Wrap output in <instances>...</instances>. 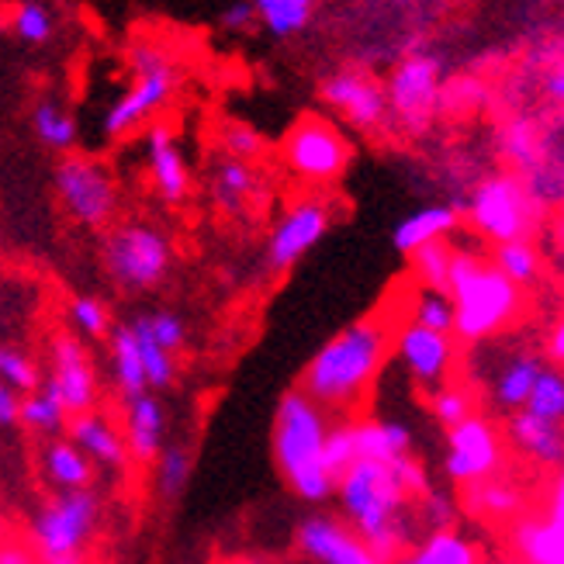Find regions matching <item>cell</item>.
I'll list each match as a JSON object with an SVG mask.
<instances>
[{
  "mask_svg": "<svg viewBox=\"0 0 564 564\" xmlns=\"http://www.w3.org/2000/svg\"><path fill=\"white\" fill-rule=\"evenodd\" d=\"M339 499L343 520L350 523L354 536L367 547L378 564L395 561L412 547L415 520L409 512L412 496L391 475L388 464L378 460H354L333 485Z\"/></svg>",
  "mask_w": 564,
  "mask_h": 564,
  "instance_id": "1",
  "label": "cell"
},
{
  "mask_svg": "<svg viewBox=\"0 0 564 564\" xmlns=\"http://www.w3.org/2000/svg\"><path fill=\"white\" fill-rule=\"evenodd\" d=\"M45 475L56 485V492H77V488H90L94 481V464L69 444V440H48L45 447Z\"/></svg>",
  "mask_w": 564,
  "mask_h": 564,
  "instance_id": "28",
  "label": "cell"
},
{
  "mask_svg": "<svg viewBox=\"0 0 564 564\" xmlns=\"http://www.w3.org/2000/svg\"><path fill=\"white\" fill-rule=\"evenodd\" d=\"M323 101L336 108L354 129H378L388 118L384 87L364 69H336L323 80Z\"/></svg>",
  "mask_w": 564,
  "mask_h": 564,
  "instance_id": "13",
  "label": "cell"
},
{
  "mask_svg": "<svg viewBox=\"0 0 564 564\" xmlns=\"http://www.w3.org/2000/svg\"><path fill=\"white\" fill-rule=\"evenodd\" d=\"M163 433H166V412L153 391L132 399L126 409V436H121L129 457L139 464H153L163 451Z\"/></svg>",
  "mask_w": 564,
  "mask_h": 564,
  "instance_id": "20",
  "label": "cell"
},
{
  "mask_svg": "<svg viewBox=\"0 0 564 564\" xmlns=\"http://www.w3.org/2000/svg\"><path fill=\"white\" fill-rule=\"evenodd\" d=\"M388 354L384 318H364L336 333L318 350L302 378V391L318 409H350L360 402V391L375 381Z\"/></svg>",
  "mask_w": 564,
  "mask_h": 564,
  "instance_id": "2",
  "label": "cell"
},
{
  "mask_svg": "<svg viewBox=\"0 0 564 564\" xmlns=\"http://www.w3.org/2000/svg\"><path fill=\"white\" fill-rule=\"evenodd\" d=\"M399 360L409 371V378L426 388V391H436L444 388L447 378H451V367H454V336H444V333H433V329H423V326H405L399 333Z\"/></svg>",
  "mask_w": 564,
  "mask_h": 564,
  "instance_id": "15",
  "label": "cell"
},
{
  "mask_svg": "<svg viewBox=\"0 0 564 564\" xmlns=\"http://www.w3.org/2000/svg\"><path fill=\"white\" fill-rule=\"evenodd\" d=\"M430 402H433V415L444 426H457V423H464L471 415V399L464 395L460 388H447V384L436 388Z\"/></svg>",
  "mask_w": 564,
  "mask_h": 564,
  "instance_id": "46",
  "label": "cell"
},
{
  "mask_svg": "<svg viewBox=\"0 0 564 564\" xmlns=\"http://www.w3.org/2000/svg\"><path fill=\"white\" fill-rule=\"evenodd\" d=\"M69 318L87 339H105L111 333V315L97 299H77L69 305Z\"/></svg>",
  "mask_w": 564,
  "mask_h": 564,
  "instance_id": "43",
  "label": "cell"
},
{
  "mask_svg": "<svg viewBox=\"0 0 564 564\" xmlns=\"http://www.w3.org/2000/svg\"><path fill=\"white\" fill-rule=\"evenodd\" d=\"M496 271L512 284V288H527L541 274V257L530 247V242L517 239V242H502L496 250Z\"/></svg>",
  "mask_w": 564,
  "mask_h": 564,
  "instance_id": "37",
  "label": "cell"
},
{
  "mask_svg": "<svg viewBox=\"0 0 564 564\" xmlns=\"http://www.w3.org/2000/svg\"><path fill=\"white\" fill-rule=\"evenodd\" d=\"M451 454L444 457V471L454 485H468L485 478L488 471H496L499 464V440L485 420L468 415L464 423L451 426L447 433Z\"/></svg>",
  "mask_w": 564,
  "mask_h": 564,
  "instance_id": "14",
  "label": "cell"
},
{
  "mask_svg": "<svg viewBox=\"0 0 564 564\" xmlns=\"http://www.w3.org/2000/svg\"><path fill=\"white\" fill-rule=\"evenodd\" d=\"M478 564H509V561H502V557H488V561H478Z\"/></svg>",
  "mask_w": 564,
  "mask_h": 564,
  "instance_id": "55",
  "label": "cell"
},
{
  "mask_svg": "<svg viewBox=\"0 0 564 564\" xmlns=\"http://www.w3.org/2000/svg\"><path fill=\"white\" fill-rule=\"evenodd\" d=\"M517 551L527 564H564V530L527 520L517 527Z\"/></svg>",
  "mask_w": 564,
  "mask_h": 564,
  "instance_id": "34",
  "label": "cell"
},
{
  "mask_svg": "<svg viewBox=\"0 0 564 564\" xmlns=\"http://www.w3.org/2000/svg\"><path fill=\"white\" fill-rule=\"evenodd\" d=\"M329 229V208L318 198H302L294 202L281 223L271 232V242H267V271L271 274H284L299 263L318 239Z\"/></svg>",
  "mask_w": 564,
  "mask_h": 564,
  "instance_id": "12",
  "label": "cell"
},
{
  "mask_svg": "<svg viewBox=\"0 0 564 564\" xmlns=\"http://www.w3.org/2000/svg\"><path fill=\"white\" fill-rule=\"evenodd\" d=\"M97 520H101V499H97L94 488L56 492L32 520V536L45 564L63 557H80L84 544L97 530Z\"/></svg>",
  "mask_w": 564,
  "mask_h": 564,
  "instance_id": "7",
  "label": "cell"
},
{
  "mask_svg": "<svg viewBox=\"0 0 564 564\" xmlns=\"http://www.w3.org/2000/svg\"><path fill=\"white\" fill-rule=\"evenodd\" d=\"M0 384L11 388L14 395H21V391L24 395H32V391L42 384V378L35 371V364L24 354H18L11 347H0Z\"/></svg>",
  "mask_w": 564,
  "mask_h": 564,
  "instance_id": "42",
  "label": "cell"
},
{
  "mask_svg": "<svg viewBox=\"0 0 564 564\" xmlns=\"http://www.w3.org/2000/svg\"><path fill=\"white\" fill-rule=\"evenodd\" d=\"M284 163L312 184L336 181L350 163V142L329 118L305 115L284 135Z\"/></svg>",
  "mask_w": 564,
  "mask_h": 564,
  "instance_id": "9",
  "label": "cell"
},
{
  "mask_svg": "<svg viewBox=\"0 0 564 564\" xmlns=\"http://www.w3.org/2000/svg\"><path fill=\"white\" fill-rule=\"evenodd\" d=\"M381 87H384L388 115L405 132H423L440 108V59L426 53L405 56Z\"/></svg>",
  "mask_w": 564,
  "mask_h": 564,
  "instance_id": "10",
  "label": "cell"
},
{
  "mask_svg": "<svg viewBox=\"0 0 564 564\" xmlns=\"http://www.w3.org/2000/svg\"><path fill=\"white\" fill-rule=\"evenodd\" d=\"M18 423L24 430H32L39 436H59L69 423V412L63 409V399H59V388L48 378L42 388H35L29 399H21V409H18Z\"/></svg>",
  "mask_w": 564,
  "mask_h": 564,
  "instance_id": "27",
  "label": "cell"
},
{
  "mask_svg": "<svg viewBox=\"0 0 564 564\" xmlns=\"http://www.w3.org/2000/svg\"><path fill=\"white\" fill-rule=\"evenodd\" d=\"M451 247L444 239L440 242H430V247H420L412 257L415 263V274H420L423 288H436V291H447L451 284Z\"/></svg>",
  "mask_w": 564,
  "mask_h": 564,
  "instance_id": "40",
  "label": "cell"
},
{
  "mask_svg": "<svg viewBox=\"0 0 564 564\" xmlns=\"http://www.w3.org/2000/svg\"><path fill=\"white\" fill-rule=\"evenodd\" d=\"M53 384L59 388V399H63V409L69 412V420L94 409L97 378H94V364L80 339L59 336L53 343Z\"/></svg>",
  "mask_w": 564,
  "mask_h": 564,
  "instance_id": "17",
  "label": "cell"
},
{
  "mask_svg": "<svg viewBox=\"0 0 564 564\" xmlns=\"http://www.w3.org/2000/svg\"><path fill=\"white\" fill-rule=\"evenodd\" d=\"M509 440L530 460L544 464V468H561V460H564V433H561V423L536 420V415H530V412L520 409V412H512V420H509Z\"/></svg>",
  "mask_w": 564,
  "mask_h": 564,
  "instance_id": "22",
  "label": "cell"
},
{
  "mask_svg": "<svg viewBox=\"0 0 564 564\" xmlns=\"http://www.w3.org/2000/svg\"><path fill=\"white\" fill-rule=\"evenodd\" d=\"M326 436H329L326 412L302 388H291L274 412V460L294 492L315 506L329 502L336 485V478L323 464Z\"/></svg>",
  "mask_w": 564,
  "mask_h": 564,
  "instance_id": "3",
  "label": "cell"
},
{
  "mask_svg": "<svg viewBox=\"0 0 564 564\" xmlns=\"http://www.w3.org/2000/svg\"><path fill=\"white\" fill-rule=\"evenodd\" d=\"M350 433H354L357 460L391 464L395 457L409 454V447H412V430L402 420H375L364 426H350Z\"/></svg>",
  "mask_w": 564,
  "mask_h": 564,
  "instance_id": "25",
  "label": "cell"
},
{
  "mask_svg": "<svg viewBox=\"0 0 564 564\" xmlns=\"http://www.w3.org/2000/svg\"><path fill=\"white\" fill-rule=\"evenodd\" d=\"M409 318L412 326H423L433 333H444L454 336V302L447 291H436V288H415L412 302H409Z\"/></svg>",
  "mask_w": 564,
  "mask_h": 564,
  "instance_id": "33",
  "label": "cell"
},
{
  "mask_svg": "<svg viewBox=\"0 0 564 564\" xmlns=\"http://www.w3.org/2000/svg\"><path fill=\"white\" fill-rule=\"evenodd\" d=\"M69 430V444L77 447L90 464H101L105 471H121L129 464V451H126V440L121 433L105 420V415H73L66 423Z\"/></svg>",
  "mask_w": 564,
  "mask_h": 564,
  "instance_id": "19",
  "label": "cell"
},
{
  "mask_svg": "<svg viewBox=\"0 0 564 564\" xmlns=\"http://www.w3.org/2000/svg\"><path fill=\"white\" fill-rule=\"evenodd\" d=\"M257 187H260V177H257V170L250 163L223 156V160L212 166L208 191H212V202H215L218 212L242 215V212L250 208Z\"/></svg>",
  "mask_w": 564,
  "mask_h": 564,
  "instance_id": "23",
  "label": "cell"
},
{
  "mask_svg": "<svg viewBox=\"0 0 564 564\" xmlns=\"http://www.w3.org/2000/svg\"><path fill=\"white\" fill-rule=\"evenodd\" d=\"M388 468H391V475L399 478V485L405 488L409 496H423L426 488L433 485V481H430V475H426V468H423V464L415 460L412 454H402V457H395V460L388 464Z\"/></svg>",
  "mask_w": 564,
  "mask_h": 564,
  "instance_id": "48",
  "label": "cell"
},
{
  "mask_svg": "<svg viewBox=\"0 0 564 564\" xmlns=\"http://www.w3.org/2000/svg\"><path fill=\"white\" fill-rule=\"evenodd\" d=\"M53 184L66 215L87 229H105L118 212V184L111 177V170L105 163H97L94 156L66 153L56 163Z\"/></svg>",
  "mask_w": 564,
  "mask_h": 564,
  "instance_id": "8",
  "label": "cell"
},
{
  "mask_svg": "<svg viewBox=\"0 0 564 564\" xmlns=\"http://www.w3.org/2000/svg\"><path fill=\"white\" fill-rule=\"evenodd\" d=\"M132 336H135V350H139V360H142V375H145V384L150 388H170L177 378V367H174V357H170L160 343L153 339L150 326H145V312H139L132 323H129Z\"/></svg>",
  "mask_w": 564,
  "mask_h": 564,
  "instance_id": "31",
  "label": "cell"
},
{
  "mask_svg": "<svg viewBox=\"0 0 564 564\" xmlns=\"http://www.w3.org/2000/svg\"><path fill=\"white\" fill-rule=\"evenodd\" d=\"M11 29L21 42L29 45H45L56 35V14L48 11L42 0H21L11 14Z\"/></svg>",
  "mask_w": 564,
  "mask_h": 564,
  "instance_id": "38",
  "label": "cell"
},
{
  "mask_svg": "<svg viewBox=\"0 0 564 564\" xmlns=\"http://www.w3.org/2000/svg\"><path fill=\"white\" fill-rule=\"evenodd\" d=\"M523 412L536 415V420H547V423L564 420V375L554 364H547L541 378H536V384L530 388V399H527Z\"/></svg>",
  "mask_w": 564,
  "mask_h": 564,
  "instance_id": "36",
  "label": "cell"
},
{
  "mask_svg": "<svg viewBox=\"0 0 564 564\" xmlns=\"http://www.w3.org/2000/svg\"><path fill=\"white\" fill-rule=\"evenodd\" d=\"M547 367V360L536 350H520L509 354L492 378V405L499 412H520L530 399V388L541 378V371Z\"/></svg>",
  "mask_w": 564,
  "mask_h": 564,
  "instance_id": "21",
  "label": "cell"
},
{
  "mask_svg": "<svg viewBox=\"0 0 564 564\" xmlns=\"http://www.w3.org/2000/svg\"><path fill=\"white\" fill-rule=\"evenodd\" d=\"M354 460H357V454H354V433H350V426L329 433V436H326V451H323L326 471H329L333 478H339L343 471L350 468Z\"/></svg>",
  "mask_w": 564,
  "mask_h": 564,
  "instance_id": "47",
  "label": "cell"
},
{
  "mask_svg": "<svg viewBox=\"0 0 564 564\" xmlns=\"http://www.w3.org/2000/svg\"><path fill=\"white\" fill-rule=\"evenodd\" d=\"M0 564H32L29 554L18 551V547H8V551H0Z\"/></svg>",
  "mask_w": 564,
  "mask_h": 564,
  "instance_id": "54",
  "label": "cell"
},
{
  "mask_svg": "<svg viewBox=\"0 0 564 564\" xmlns=\"http://www.w3.org/2000/svg\"><path fill=\"white\" fill-rule=\"evenodd\" d=\"M547 97L554 105H561V97H564V73H561V63L547 73Z\"/></svg>",
  "mask_w": 564,
  "mask_h": 564,
  "instance_id": "53",
  "label": "cell"
},
{
  "mask_svg": "<svg viewBox=\"0 0 564 564\" xmlns=\"http://www.w3.org/2000/svg\"><path fill=\"white\" fill-rule=\"evenodd\" d=\"M218 142H223V150L229 160H242V163H250L257 156H263V135L247 126V121H226L223 129H218Z\"/></svg>",
  "mask_w": 564,
  "mask_h": 564,
  "instance_id": "41",
  "label": "cell"
},
{
  "mask_svg": "<svg viewBox=\"0 0 564 564\" xmlns=\"http://www.w3.org/2000/svg\"><path fill=\"white\" fill-rule=\"evenodd\" d=\"M547 357H551V364H554V367L564 360V326H561V323L551 329V339H547Z\"/></svg>",
  "mask_w": 564,
  "mask_h": 564,
  "instance_id": "52",
  "label": "cell"
},
{
  "mask_svg": "<svg viewBox=\"0 0 564 564\" xmlns=\"http://www.w3.org/2000/svg\"><path fill=\"white\" fill-rule=\"evenodd\" d=\"M18 409H21V399L11 388L0 384V426H18Z\"/></svg>",
  "mask_w": 564,
  "mask_h": 564,
  "instance_id": "51",
  "label": "cell"
},
{
  "mask_svg": "<svg viewBox=\"0 0 564 564\" xmlns=\"http://www.w3.org/2000/svg\"><path fill=\"white\" fill-rule=\"evenodd\" d=\"M506 153L517 160V166L523 170V174H530V170H536L544 160L541 153H536V145H533V129L527 126V121H512L509 126V135H506Z\"/></svg>",
  "mask_w": 564,
  "mask_h": 564,
  "instance_id": "45",
  "label": "cell"
},
{
  "mask_svg": "<svg viewBox=\"0 0 564 564\" xmlns=\"http://www.w3.org/2000/svg\"><path fill=\"white\" fill-rule=\"evenodd\" d=\"M420 520L430 533H451L454 523L460 520V509H457V499L447 492V488H426L420 496Z\"/></svg>",
  "mask_w": 564,
  "mask_h": 564,
  "instance_id": "39",
  "label": "cell"
},
{
  "mask_svg": "<svg viewBox=\"0 0 564 564\" xmlns=\"http://www.w3.org/2000/svg\"><path fill=\"white\" fill-rule=\"evenodd\" d=\"M191 485V451L184 444H170L156 457V492L163 502H177Z\"/></svg>",
  "mask_w": 564,
  "mask_h": 564,
  "instance_id": "35",
  "label": "cell"
},
{
  "mask_svg": "<svg viewBox=\"0 0 564 564\" xmlns=\"http://www.w3.org/2000/svg\"><path fill=\"white\" fill-rule=\"evenodd\" d=\"M145 326H150L153 339L160 343V347L174 357L181 347H184V339H187V329L181 323V315L177 312H170V308H156V312H145Z\"/></svg>",
  "mask_w": 564,
  "mask_h": 564,
  "instance_id": "44",
  "label": "cell"
},
{
  "mask_svg": "<svg viewBox=\"0 0 564 564\" xmlns=\"http://www.w3.org/2000/svg\"><path fill=\"white\" fill-rule=\"evenodd\" d=\"M170 239L150 223H121L101 242V263L111 284L126 294L153 291L170 274Z\"/></svg>",
  "mask_w": 564,
  "mask_h": 564,
  "instance_id": "6",
  "label": "cell"
},
{
  "mask_svg": "<svg viewBox=\"0 0 564 564\" xmlns=\"http://www.w3.org/2000/svg\"><path fill=\"white\" fill-rule=\"evenodd\" d=\"M447 294L457 312L454 336L468 339V343L492 336L520 308V288H512L496 267L481 263V257L471 250L451 253Z\"/></svg>",
  "mask_w": 564,
  "mask_h": 564,
  "instance_id": "4",
  "label": "cell"
},
{
  "mask_svg": "<svg viewBox=\"0 0 564 564\" xmlns=\"http://www.w3.org/2000/svg\"><path fill=\"white\" fill-rule=\"evenodd\" d=\"M457 232V208L454 205H426L420 212H412L409 218L395 226L391 232V242H395L399 253H415L420 247H430V242H440Z\"/></svg>",
  "mask_w": 564,
  "mask_h": 564,
  "instance_id": "24",
  "label": "cell"
},
{
  "mask_svg": "<svg viewBox=\"0 0 564 564\" xmlns=\"http://www.w3.org/2000/svg\"><path fill=\"white\" fill-rule=\"evenodd\" d=\"M481 506H485L488 512H512V509H517V496H512L509 488L488 485L485 492H481Z\"/></svg>",
  "mask_w": 564,
  "mask_h": 564,
  "instance_id": "50",
  "label": "cell"
},
{
  "mask_svg": "<svg viewBox=\"0 0 564 564\" xmlns=\"http://www.w3.org/2000/svg\"><path fill=\"white\" fill-rule=\"evenodd\" d=\"M132 63V87L118 97L105 115V135L126 139L129 132L142 129L156 111H163L181 87V66L166 48L153 42H135L129 48Z\"/></svg>",
  "mask_w": 564,
  "mask_h": 564,
  "instance_id": "5",
  "label": "cell"
},
{
  "mask_svg": "<svg viewBox=\"0 0 564 564\" xmlns=\"http://www.w3.org/2000/svg\"><path fill=\"white\" fill-rule=\"evenodd\" d=\"M145 163H150V181L160 198L170 205H181L191 194V174L177 145V135L166 126H160V121L145 132Z\"/></svg>",
  "mask_w": 564,
  "mask_h": 564,
  "instance_id": "18",
  "label": "cell"
},
{
  "mask_svg": "<svg viewBox=\"0 0 564 564\" xmlns=\"http://www.w3.org/2000/svg\"><path fill=\"white\" fill-rule=\"evenodd\" d=\"M257 8L253 0H236V4H229L223 11V29L232 32V35H242V32H253L257 29Z\"/></svg>",
  "mask_w": 564,
  "mask_h": 564,
  "instance_id": "49",
  "label": "cell"
},
{
  "mask_svg": "<svg viewBox=\"0 0 564 564\" xmlns=\"http://www.w3.org/2000/svg\"><path fill=\"white\" fill-rule=\"evenodd\" d=\"M357 4H360V0H357Z\"/></svg>",
  "mask_w": 564,
  "mask_h": 564,
  "instance_id": "56",
  "label": "cell"
},
{
  "mask_svg": "<svg viewBox=\"0 0 564 564\" xmlns=\"http://www.w3.org/2000/svg\"><path fill=\"white\" fill-rule=\"evenodd\" d=\"M32 132L42 145L56 153H69L77 145V118H73L59 101L53 97H42L32 108Z\"/></svg>",
  "mask_w": 564,
  "mask_h": 564,
  "instance_id": "30",
  "label": "cell"
},
{
  "mask_svg": "<svg viewBox=\"0 0 564 564\" xmlns=\"http://www.w3.org/2000/svg\"><path fill=\"white\" fill-rule=\"evenodd\" d=\"M388 564H478V551L451 530V533H430V541L423 547H412Z\"/></svg>",
  "mask_w": 564,
  "mask_h": 564,
  "instance_id": "32",
  "label": "cell"
},
{
  "mask_svg": "<svg viewBox=\"0 0 564 564\" xmlns=\"http://www.w3.org/2000/svg\"><path fill=\"white\" fill-rule=\"evenodd\" d=\"M530 215H533V205L523 191V181L512 174H496L481 181L471 198V223L485 239H492L496 247L523 239Z\"/></svg>",
  "mask_w": 564,
  "mask_h": 564,
  "instance_id": "11",
  "label": "cell"
},
{
  "mask_svg": "<svg viewBox=\"0 0 564 564\" xmlns=\"http://www.w3.org/2000/svg\"><path fill=\"white\" fill-rule=\"evenodd\" d=\"M323 0H253L257 8V21L263 24L274 39H294L308 29V21L315 14V8Z\"/></svg>",
  "mask_w": 564,
  "mask_h": 564,
  "instance_id": "29",
  "label": "cell"
},
{
  "mask_svg": "<svg viewBox=\"0 0 564 564\" xmlns=\"http://www.w3.org/2000/svg\"><path fill=\"white\" fill-rule=\"evenodd\" d=\"M294 541H299V551L315 564H378L347 523L318 517V512L299 523Z\"/></svg>",
  "mask_w": 564,
  "mask_h": 564,
  "instance_id": "16",
  "label": "cell"
},
{
  "mask_svg": "<svg viewBox=\"0 0 564 564\" xmlns=\"http://www.w3.org/2000/svg\"><path fill=\"white\" fill-rule=\"evenodd\" d=\"M108 347H111V371H115V384L121 391V399L126 405L139 395L150 391L145 384V375H142V360H139V350H135V336L129 329V323H118L111 333H108Z\"/></svg>",
  "mask_w": 564,
  "mask_h": 564,
  "instance_id": "26",
  "label": "cell"
}]
</instances>
